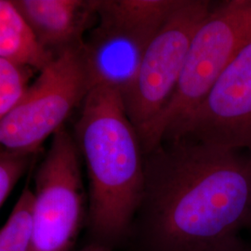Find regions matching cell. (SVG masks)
<instances>
[{"instance_id":"6da1fadb","label":"cell","mask_w":251,"mask_h":251,"mask_svg":"<svg viewBox=\"0 0 251 251\" xmlns=\"http://www.w3.org/2000/svg\"><path fill=\"white\" fill-rule=\"evenodd\" d=\"M251 227V155L190 139L144 154L129 251H203Z\"/></svg>"},{"instance_id":"7a4b0ae2","label":"cell","mask_w":251,"mask_h":251,"mask_svg":"<svg viewBox=\"0 0 251 251\" xmlns=\"http://www.w3.org/2000/svg\"><path fill=\"white\" fill-rule=\"evenodd\" d=\"M75 141L88 179L90 242L114 250L127 245L143 198L144 152L121 95L94 86L82 103Z\"/></svg>"},{"instance_id":"3957f363","label":"cell","mask_w":251,"mask_h":251,"mask_svg":"<svg viewBox=\"0 0 251 251\" xmlns=\"http://www.w3.org/2000/svg\"><path fill=\"white\" fill-rule=\"evenodd\" d=\"M251 38V0L213 4L191 42L170 101L139 135L144 154L174 137Z\"/></svg>"},{"instance_id":"277c9868","label":"cell","mask_w":251,"mask_h":251,"mask_svg":"<svg viewBox=\"0 0 251 251\" xmlns=\"http://www.w3.org/2000/svg\"><path fill=\"white\" fill-rule=\"evenodd\" d=\"M175 6V0H98L97 23L83 45L92 88L105 86L122 97Z\"/></svg>"},{"instance_id":"5b68a950","label":"cell","mask_w":251,"mask_h":251,"mask_svg":"<svg viewBox=\"0 0 251 251\" xmlns=\"http://www.w3.org/2000/svg\"><path fill=\"white\" fill-rule=\"evenodd\" d=\"M91 88L83 46L58 54L0 124V147L36 154L82 105Z\"/></svg>"},{"instance_id":"8992f818","label":"cell","mask_w":251,"mask_h":251,"mask_svg":"<svg viewBox=\"0 0 251 251\" xmlns=\"http://www.w3.org/2000/svg\"><path fill=\"white\" fill-rule=\"evenodd\" d=\"M80 157L63 126L36 171L28 251H70L87 224Z\"/></svg>"},{"instance_id":"52a82bcc","label":"cell","mask_w":251,"mask_h":251,"mask_svg":"<svg viewBox=\"0 0 251 251\" xmlns=\"http://www.w3.org/2000/svg\"><path fill=\"white\" fill-rule=\"evenodd\" d=\"M212 6V2L207 0H179L153 36L133 83L122 96L126 113L138 134L170 101L191 42Z\"/></svg>"},{"instance_id":"ba28073f","label":"cell","mask_w":251,"mask_h":251,"mask_svg":"<svg viewBox=\"0 0 251 251\" xmlns=\"http://www.w3.org/2000/svg\"><path fill=\"white\" fill-rule=\"evenodd\" d=\"M181 138L251 155V38L171 140Z\"/></svg>"},{"instance_id":"9c48e42d","label":"cell","mask_w":251,"mask_h":251,"mask_svg":"<svg viewBox=\"0 0 251 251\" xmlns=\"http://www.w3.org/2000/svg\"><path fill=\"white\" fill-rule=\"evenodd\" d=\"M36 41L52 57L84 45L98 20V0H12Z\"/></svg>"},{"instance_id":"30bf717a","label":"cell","mask_w":251,"mask_h":251,"mask_svg":"<svg viewBox=\"0 0 251 251\" xmlns=\"http://www.w3.org/2000/svg\"><path fill=\"white\" fill-rule=\"evenodd\" d=\"M53 58L38 44L12 0H0V59L39 72Z\"/></svg>"},{"instance_id":"8fae6325","label":"cell","mask_w":251,"mask_h":251,"mask_svg":"<svg viewBox=\"0 0 251 251\" xmlns=\"http://www.w3.org/2000/svg\"><path fill=\"white\" fill-rule=\"evenodd\" d=\"M33 191L25 186L0 229V251H28L31 236Z\"/></svg>"},{"instance_id":"7c38bea8","label":"cell","mask_w":251,"mask_h":251,"mask_svg":"<svg viewBox=\"0 0 251 251\" xmlns=\"http://www.w3.org/2000/svg\"><path fill=\"white\" fill-rule=\"evenodd\" d=\"M31 76V68L0 59V124L25 95Z\"/></svg>"},{"instance_id":"4fadbf2b","label":"cell","mask_w":251,"mask_h":251,"mask_svg":"<svg viewBox=\"0 0 251 251\" xmlns=\"http://www.w3.org/2000/svg\"><path fill=\"white\" fill-rule=\"evenodd\" d=\"M34 155L0 147V208L9 198L19 179L29 169Z\"/></svg>"},{"instance_id":"5bb4252c","label":"cell","mask_w":251,"mask_h":251,"mask_svg":"<svg viewBox=\"0 0 251 251\" xmlns=\"http://www.w3.org/2000/svg\"><path fill=\"white\" fill-rule=\"evenodd\" d=\"M203 251H251V244L242 239L239 235H234L216 243Z\"/></svg>"},{"instance_id":"9a60e30c","label":"cell","mask_w":251,"mask_h":251,"mask_svg":"<svg viewBox=\"0 0 251 251\" xmlns=\"http://www.w3.org/2000/svg\"><path fill=\"white\" fill-rule=\"evenodd\" d=\"M79 251H116V250L100 243L90 242Z\"/></svg>"}]
</instances>
